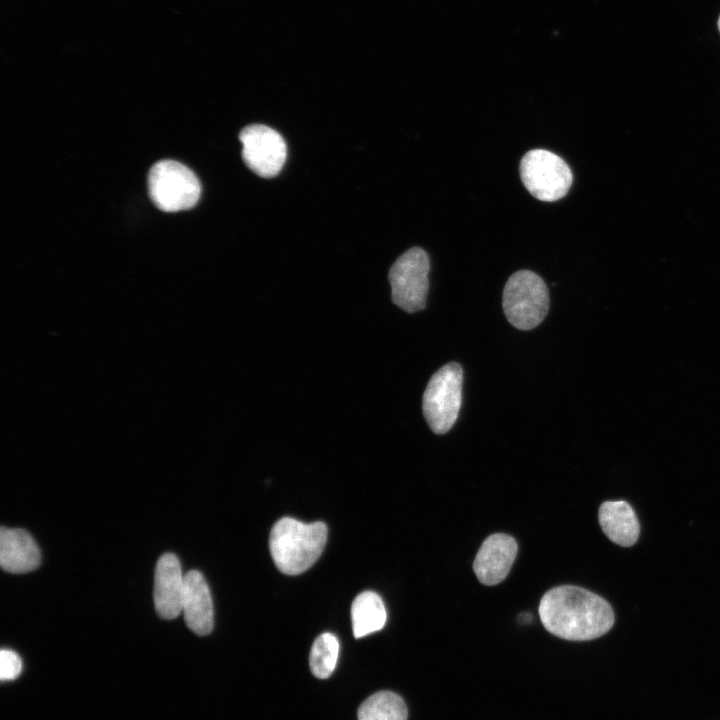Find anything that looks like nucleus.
Segmentation results:
<instances>
[{"label":"nucleus","mask_w":720,"mask_h":720,"mask_svg":"<svg viewBox=\"0 0 720 720\" xmlns=\"http://www.w3.org/2000/svg\"><path fill=\"white\" fill-rule=\"evenodd\" d=\"M598 517L603 532L612 542L624 547L635 544L640 526L634 510L627 502H603Z\"/></svg>","instance_id":"nucleus-13"},{"label":"nucleus","mask_w":720,"mask_h":720,"mask_svg":"<svg viewBox=\"0 0 720 720\" xmlns=\"http://www.w3.org/2000/svg\"><path fill=\"white\" fill-rule=\"evenodd\" d=\"M242 142V158L249 169L260 177L270 178L282 169L287 147L282 136L274 129L252 124L239 134Z\"/></svg>","instance_id":"nucleus-8"},{"label":"nucleus","mask_w":720,"mask_h":720,"mask_svg":"<svg viewBox=\"0 0 720 720\" xmlns=\"http://www.w3.org/2000/svg\"><path fill=\"white\" fill-rule=\"evenodd\" d=\"M549 302V291L544 280L530 270L515 272L504 286V314L517 329L531 330L537 327L547 315Z\"/></svg>","instance_id":"nucleus-3"},{"label":"nucleus","mask_w":720,"mask_h":720,"mask_svg":"<svg viewBox=\"0 0 720 720\" xmlns=\"http://www.w3.org/2000/svg\"><path fill=\"white\" fill-rule=\"evenodd\" d=\"M430 260L420 247L400 255L389 271L392 301L408 313L425 308L429 288Z\"/></svg>","instance_id":"nucleus-7"},{"label":"nucleus","mask_w":720,"mask_h":720,"mask_svg":"<svg viewBox=\"0 0 720 720\" xmlns=\"http://www.w3.org/2000/svg\"><path fill=\"white\" fill-rule=\"evenodd\" d=\"M463 370L450 362L430 378L423 394L424 417L435 434L448 432L455 424L462 403Z\"/></svg>","instance_id":"nucleus-4"},{"label":"nucleus","mask_w":720,"mask_h":720,"mask_svg":"<svg viewBox=\"0 0 720 720\" xmlns=\"http://www.w3.org/2000/svg\"><path fill=\"white\" fill-rule=\"evenodd\" d=\"M41 561L40 550L32 536L20 528L0 530V565L9 573L35 570Z\"/></svg>","instance_id":"nucleus-12"},{"label":"nucleus","mask_w":720,"mask_h":720,"mask_svg":"<svg viewBox=\"0 0 720 720\" xmlns=\"http://www.w3.org/2000/svg\"><path fill=\"white\" fill-rule=\"evenodd\" d=\"M182 612L189 629L197 635L209 634L214 626V611L208 584L197 570L185 574Z\"/></svg>","instance_id":"nucleus-11"},{"label":"nucleus","mask_w":720,"mask_h":720,"mask_svg":"<svg viewBox=\"0 0 720 720\" xmlns=\"http://www.w3.org/2000/svg\"><path fill=\"white\" fill-rule=\"evenodd\" d=\"M338 652L339 642L335 635L329 632L319 635L309 655V665L313 675L319 679L328 678L336 667Z\"/></svg>","instance_id":"nucleus-16"},{"label":"nucleus","mask_w":720,"mask_h":720,"mask_svg":"<svg viewBox=\"0 0 720 720\" xmlns=\"http://www.w3.org/2000/svg\"><path fill=\"white\" fill-rule=\"evenodd\" d=\"M520 176L531 195L546 202L563 198L573 180L567 163L555 153L544 149L530 150L522 157Z\"/></svg>","instance_id":"nucleus-6"},{"label":"nucleus","mask_w":720,"mask_h":720,"mask_svg":"<svg viewBox=\"0 0 720 720\" xmlns=\"http://www.w3.org/2000/svg\"><path fill=\"white\" fill-rule=\"evenodd\" d=\"M387 614L381 597L373 591L356 596L351 605V621L355 638H361L381 630Z\"/></svg>","instance_id":"nucleus-14"},{"label":"nucleus","mask_w":720,"mask_h":720,"mask_svg":"<svg viewBox=\"0 0 720 720\" xmlns=\"http://www.w3.org/2000/svg\"><path fill=\"white\" fill-rule=\"evenodd\" d=\"M539 616L551 634L571 641H587L607 633L615 621L606 600L584 588L557 586L539 604Z\"/></svg>","instance_id":"nucleus-1"},{"label":"nucleus","mask_w":720,"mask_h":720,"mask_svg":"<svg viewBox=\"0 0 720 720\" xmlns=\"http://www.w3.org/2000/svg\"><path fill=\"white\" fill-rule=\"evenodd\" d=\"M327 541L324 522L303 523L284 517L271 529L269 548L277 569L286 575L308 570L320 557Z\"/></svg>","instance_id":"nucleus-2"},{"label":"nucleus","mask_w":720,"mask_h":720,"mask_svg":"<svg viewBox=\"0 0 720 720\" xmlns=\"http://www.w3.org/2000/svg\"><path fill=\"white\" fill-rule=\"evenodd\" d=\"M185 575L176 555L163 554L156 565L154 604L159 617L174 619L182 612Z\"/></svg>","instance_id":"nucleus-10"},{"label":"nucleus","mask_w":720,"mask_h":720,"mask_svg":"<svg viewBox=\"0 0 720 720\" xmlns=\"http://www.w3.org/2000/svg\"><path fill=\"white\" fill-rule=\"evenodd\" d=\"M517 550V543L510 535L496 533L488 536L473 563L478 580L488 586L502 582L510 572Z\"/></svg>","instance_id":"nucleus-9"},{"label":"nucleus","mask_w":720,"mask_h":720,"mask_svg":"<svg viewBox=\"0 0 720 720\" xmlns=\"http://www.w3.org/2000/svg\"><path fill=\"white\" fill-rule=\"evenodd\" d=\"M407 707L403 699L391 691H379L359 706L358 720H407Z\"/></svg>","instance_id":"nucleus-15"},{"label":"nucleus","mask_w":720,"mask_h":720,"mask_svg":"<svg viewBox=\"0 0 720 720\" xmlns=\"http://www.w3.org/2000/svg\"><path fill=\"white\" fill-rule=\"evenodd\" d=\"M148 191L158 209L177 212L196 205L201 185L194 172L185 165L174 160H162L149 171Z\"/></svg>","instance_id":"nucleus-5"},{"label":"nucleus","mask_w":720,"mask_h":720,"mask_svg":"<svg viewBox=\"0 0 720 720\" xmlns=\"http://www.w3.org/2000/svg\"><path fill=\"white\" fill-rule=\"evenodd\" d=\"M718 28H719V30H720V16H719V19H718Z\"/></svg>","instance_id":"nucleus-18"},{"label":"nucleus","mask_w":720,"mask_h":720,"mask_svg":"<svg viewBox=\"0 0 720 720\" xmlns=\"http://www.w3.org/2000/svg\"><path fill=\"white\" fill-rule=\"evenodd\" d=\"M22 670V661L12 650L2 649L0 653V678L2 681L13 680Z\"/></svg>","instance_id":"nucleus-17"}]
</instances>
